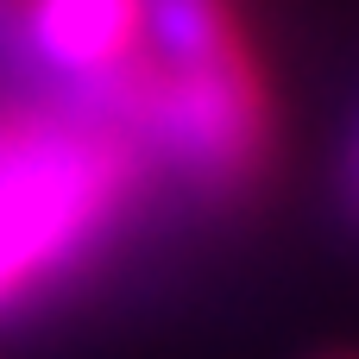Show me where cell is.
<instances>
[{"label":"cell","instance_id":"1","mask_svg":"<svg viewBox=\"0 0 359 359\" xmlns=\"http://www.w3.org/2000/svg\"><path fill=\"white\" fill-rule=\"evenodd\" d=\"M158 189L139 139L32 82L0 88V328L88 284Z\"/></svg>","mask_w":359,"mask_h":359},{"label":"cell","instance_id":"2","mask_svg":"<svg viewBox=\"0 0 359 359\" xmlns=\"http://www.w3.org/2000/svg\"><path fill=\"white\" fill-rule=\"evenodd\" d=\"M158 183L233 208L278 164V88L240 0H145V63L114 114Z\"/></svg>","mask_w":359,"mask_h":359},{"label":"cell","instance_id":"3","mask_svg":"<svg viewBox=\"0 0 359 359\" xmlns=\"http://www.w3.org/2000/svg\"><path fill=\"white\" fill-rule=\"evenodd\" d=\"M6 57L19 82L114 120L145 63V0H19Z\"/></svg>","mask_w":359,"mask_h":359},{"label":"cell","instance_id":"4","mask_svg":"<svg viewBox=\"0 0 359 359\" xmlns=\"http://www.w3.org/2000/svg\"><path fill=\"white\" fill-rule=\"evenodd\" d=\"M347 202L359 208V126H353V145H347Z\"/></svg>","mask_w":359,"mask_h":359},{"label":"cell","instance_id":"5","mask_svg":"<svg viewBox=\"0 0 359 359\" xmlns=\"http://www.w3.org/2000/svg\"><path fill=\"white\" fill-rule=\"evenodd\" d=\"M13 13H19V0H0V57H6V44H13Z\"/></svg>","mask_w":359,"mask_h":359},{"label":"cell","instance_id":"6","mask_svg":"<svg viewBox=\"0 0 359 359\" xmlns=\"http://www.w3.org/2000/svg\"><path fill=\"white\" fill-rule=\"evenodd\" d=\"M322 359H359V353H322Z\"/></svg>","mask_w":359,"mask_h":359}]
</instances>
